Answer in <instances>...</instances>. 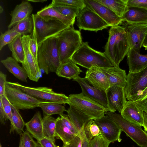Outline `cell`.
<instances>
[{"label": "cell", "mask_w": 147, "mask_h": 147, "mask_svg": "<svg viewBox=\"0 0 147 147\" xmlns=\"http://www.w3.org/2000/svg\"><path fill=\"white\" fill-rule=\"evenodd\" d=\"M86 6L96 13L111 27L119 25L124 22L110 9L96 0H83Z\"/></svg>", "instance_id": "obj_15"}, {"label": "cell", "mask_w": 147, "mask_h": 147, "mask_svg": "<svg viewBox=\"0 0 147 147\" xmlns=\"http://www.w3.org/2000/svg\"><path fill=\"white\" fill-rule=\"evenodd\" d=\"M67 115L78 134L84 126L91 119L87 116L70 107L67 110Z\"/></svg>", "instance_id": "obj_29"}, {"label": "cell", "mask_w": 147, "mask_h": 147, "mask_svg": "<svg viewBox=\"0 0 147 147\" xmlns=\"http://www.w3.org/2000/svg\"><path fill=\"white\" fill-rule=\"evenodd\" d=\"M82 72L76 64L71 59L65 63H61L55 73L59 76L70 80L79 76Z\"/></svg>", "instance_id": "obj_28"}, {"label": "cell", "mask_w": 147, "mask_h": 147, "mask_svg": "<svg viewBox=\"0 0 147 147\" xmlns=\"http://www.w3.org/2000/svg\"><path fill=\"white\" fill-rule=\"evenodd\" d=\"M79 134L80 135L82 138V147H88L89 142L94 137L90 133H85L83 127Z\"/></svg>", "instance_id": "obj_44"}, {"label": "cell", "mask_w": 147, "mask_h": 147, "mask_svg": "<svg viewBox=\"0 0 147 147\" xmlns=\"http://www.w3.org/2000/svg\"><path fill=\"white\" fill-rule=\"evenodd\" d=\"M8 47L12 53V57L18 62L22 64L24 62V55L22 40V36H17Z\"/></svg>", "instance_id": "obj_31"}, {"label": "cell", "mask_w": 147, "mask_h": 147, "mask_svg": "<svg viewBox=\"0 0 147 147\" xmlns=\"http://www.w3.org/2000/svg\"><path fill=\"white\" fill-rule=\"evenodd\" d=\"M12 110V118L13 124L11 126L10 133L15 131L20 136L23 134L25 123L20 114L19 110L11 104Z\"/></svg>", "instance_id": "obj_34"}, {"label": "cell", "mask_w": 147, "mask_h": 147, "mask_svg": "<svg viewBox=\"0 0 147 147\" xmlns=\"http://www.w3.org/2000/svg\"><path fill=\"white\" fill-rule=\"evenodd\" d=\"M49 6H64L82 9L85 6L83 0H53Z\"/></svg>", "instance_id": "obj_36"}, {"label": "cell", "mask_w": 147, "mask_h": 147, "mask_svg": "<svg viewBox=\"0 0 147 147\" xmlns=\"http://www.w3.org/2000/svg\"><path fill=\"white\" fill-rule=\"evenodd\" d=\"M3 10V7H1V6H0V12L1 13H2Z\"/></svg>", "instance_id": "obj_55"}, {"label": "cell", "mask_w": 147, "mask_h": 147, "mask_svg": "<svg viewBox=\"0 0 147 147\" xmlns=\"http://www.w3.org/2000/svg\"><path fill=\"white\" fill-rule=\"evenodd\" d=\"M122 18L128 9L127 0H96Z\"/></svg>", "instance_id": "obj_30"}, {"label": "cell", "mask_w": 147, "mask_h": 147, "mask_svg": "<svg viewBox=\"0 0 147 147\" xmlns=\"http://www.w3.org/2000/svg\"><path fill=\"white\" fill-rule=\"evenodd\" d=\"M94 121L98 127L100 134L110 143L121 141V129L108 116L106 115L100 119L94 120Z\"/></svg>", "instance_id": "obj_13"}, {"label": "cell", "mask_w": 147, "mask_h": 147, "mask_svg": "<svg viewBox=\"0 0 147 147\" xmlns=\"http://www.w3.org/2000/svg\"><path fill=\"white\" fill-rule=\"evenodd\" d=\"M1 62L16 77L23 82H27L28 76L25 70L13 57H8Z\"/></svg>", "instance_id": "obj_27"}, {"label": "cell", "mask_w": 147, "mask_h": 147, "mask_svg": "<svg viewBox=\"0 0 147 147\" xmlns=\"http://www.w3.org/2000/svg\"><path fill=\"white\" fill-rule=\"evenodd\" d=\"M147 87V67L137 73L129 72L125 87L126 99L133 101Z\"/></svg>", "instance_id": "obj_11"}, {"label": "cell", "mask_w": 147, "mask_h": 147, "mask_svg": "<svg viewBox=\"0 0 147 147\" xmlns=\"http://www.w3.org/2000/svg\"><path fill=\"white\" fill-rule=\"evenodd\" d=\"M5 94L11 104L18 110L33 109L44 102L23 92L20 88L7 83Z\"/></svg>", "instance_id": "obj_9"}, {"label": "cell", "mask_w": 147, "mask_h": 147, "mask_svg": "<svg viewBox=\"0 0 147 147\" xmlns=\"http://www.w3.org/2000/svg\"><path fill=\"white\" fill-rule=\"evenodd\" d=\"M133 101L144 112L147 111V87Z\"/></svg>", "instance_id": "obj_40"}, {"label": "cell", "mask_w": 147, "mask_h": 147, "mask_svg": "<svg viewBox=\"0 0 147 147\" xmlns=\"http://www.w3.org/2000/svg\"><path fill=\"white\" fill-rule=\"evenodd\" d=\"M56 38L61 63L71 59L83 43L80 31L75 29L73 26L62 31Z\"/></svg>", "instance_id": "obj_4"}, {"label": "cell", "mask_w": 147, "mask_h": 147, "mask_svg": "<svg viewBox=\"0 0 147 147\" xmlns=\"http://www.w3.org/2000/svg\"><path fill=\"white\" fill-rule=\"evenodd\" d=\"M8 119L3 109L1 102L0 100V121L2 124L4 125L6 121Z\"/></svg>", "instance_id": "obj_50"}, {"label": "cell", "mask_w": 147, "mask_h": 147, "mask_svg": "<svg viewBox=\"0 0 147 147\" xmlns=\"http://www.w3.org/2000/svg\"><path fill=\"white\" fill-rule=\"evenodd\" d=\"M104 53L113 66L118 67L130 49L127 34L124 27H111Z\"/></svg>", "instance_id": "obj_1"}, {"label": "cell", "mask_w": 147, "mask_h": 147, "mask_svg": "<svg viewBox=\"0 0 147 147\" xmlns=\"http://www.w3.org/2000/svg\"><path fill=\"white\" fill-rule=\"evenodd\" d=\"M105 115L115 122L134 142L141 147H147V132L141 127L124 119L121 114L107 111Z\"/></svg>", "instance_id": "obj_8"}, {"label": "cell", "mask_w": 147, "mask_h": 147, "mask_svg": "<svg viewBox=\"0 0 147 147\" xmlns=\"http://www.w3.org/2000/svg\"><path fill=\"white\" fill-rule=\"evenodd\" d=\"M29 46L35 60L36 63L38 64V47L36 31L35 26L34 24L32 35L31 36L29 41Z\"/></svg>", "instance_id": "obj_39"}, {"label": "cell", "mask_w": 147, "mask_h": 147, "mask_svg": "<svg viewBox=\"0 0 147 147\" xmlns=\"http://www.w3.org/2000/svg\"><path fill=\"white\" fill-rule=\"evenodd\" d=\"M142 46L144 47L146 49H147V32L143 40Z\"/></svg>", "instance_id": "obj_52"}, {"label": "cell", "mask_w": 147, "mask_h": 147, "mask_svg": "<svg viewBox=\"0 0 147 147\" xmlns=\"http://www.w3.org/2000/svg\"><path fill=\"white\" fill-rule=\"evenodd\" d=\"M80 85L82 93L98 102L109 111L106 92L101 91L92 86L84 78L79 76L73 79Z\"/></svg>", "instance_id": "obj_17"}, {"label": "cell", "mask_w": 147, "mask_h": 147, "mask_svg": "<svg viewBox=\"0 0 147 147\" xmlns=\"http://www.w3.org/2000/svg\"><path fill=\"white\" fill-rule=\"evenodd\" d=\"M84 78L90 84L101 91L106 92L110 87L107 76L100 67H92L87 69Z\"/></svg>", "instance_id": "obj_19"}, {"label": "cell", "mask_w": 147, "mask_h": 147, "mask_svg": "<svg viewBox=\"0 0 147 147\" xmlns=\"http://www.w3.org/2000/svg\"><path fill=\"white\" fill-rule=\"evenodd\" d=\"M110 143L100 134L89 142L88 147H108Z\"/></svg>", "instance_id": "obj_41"}, {"label": "cell", "mask_w": 147, "mask_h": 147, "mask_svg": "<svg viewBox=\"0 0 147 147\" xmlns=\"http://www.w3.org/2000/svg\"><path fill=\"white\" fill-rule=\"evenodd\" d=\"M38 107L43 111V117L55 114L60 115L67 111L64 106L54 102L44 101L40 104Z\"/></svg>", "instance_id": "obj_33"}, {"label": "cell", "mask_w": 147, "mask_h": 147, "mask_svg": "<svg viewBox=\"0 0 147 147\" xmlns=\"http://www.w3.org/2000/svg\"><path fill=\"white\" fill-rule=\"evenodd\" d=\"M144 123L143 127L144 130L147 132V111H144L143 113Z\"/></svg>", "instance_id": "obj_51"}, {"label": "cell", "mask_w": 147, "mask_h": 147, "mask_svg": "<svg viewBox=\"0 0 147 147\" xmlns=\"http://www.w3.org/2000/svg\"><path fill=\"white\" fill-rule=\"evenodd\" d=\"M122 18L130 24H147V9L135 7H128Z\"/></svg>", "instance_id": "obj_25"}, {"label": "cell", "mask_w": 147, "mask_h": 147, "mask_svg": "<svg viewBox=\"0 0 147 147\" xmlns=\"http://www.w3.org/2000/svg\"><path fill=\"white\" fill-rule=\"evenodd\" d=\"M106 92L109 111L121 113L127 101L125 87H111Z\"/></svg>", "instance_id": "obj_18"}, {"label": "cell", "mask_w": 147, "mask_h": 147, "mask_svg": "<svg viewBox=\"0 0 147 147\" xmlns=\"http://www.w3.org/2000/svg\"><path fill=\"white\" fill-rule=\"evenodd\" d=\"M125 23L123 27L129 38L130 49L133 48L140 53L143 40L147 32V24Z\"/></svg>", "instance_id": "obj_16"}, {"label": "cell", "mask_w": 147, "mask_h": 147, "mask_svg": "<svg viewBox=\"0 0 147 147\" xmlns=\"http://www.w3.org/2000/svg\"><path fill=\"white\" fill-rule=\"evenodd\" d=\"M31 37L28 34L22 36L25 58L24 62L22 65L29 79L37 82L41 77V72L30 48L29 41Z\"/></svg>", "instance_id": "obj_12"}, {"label": "cell", "mask_w": 147, "mask_h": 147, "mask_svg": "<svg viewBox=\"0 0 147 147\" xmlns=\"http://www.w3.org/2000/svg\"><path fill=\"white\" fill-rule=\"evenodd\" d=\"M82 140L81 136L79 134L77 135L67 144H63L61 147H82Z\"/></svg>", "instance_id": "obj_46"}, {"label": "cell", "mask_w": 147, "mask_h": 147, "mask_svg": "<svg viewBox=\"0 0 147 147\" xmlns=\"http://www.w3.org/2000/svg\"><path fill=\"white\" fill-rule=\"evenodd\" d=\"M29 2H41L43 3L44 2L46 1L47 0H27Z\"/></svg>", "instance_id": "obj_53"}, {"label": "cell", "mask_w": 147, "mask_h": 147, "mask_svg": "<svg viewBox=\"0 0 147 147\" xmlns=\"http://www.w3.org/2000/svg\"><path fill=\"white\" fill-rule=\"evenodd\" d=\"M36 14L46 21L57 20L69 26H74L75 20V19L62 15L53 7L49 5L38 11Z\"/></svg>", "instance_id": "obj_22"}, {"label": "cell", "mask_w": 147, "mask_h": 147, "mask_svg": "<svg viewBox=\"0 0 147 147\" xmlns=\"http://www.w3.org/2000/svg\"><path fill=\"white\" fill-rule=\"evenodd\" d=\"M53 7L62 15L74 19L80 10L76 8L64 6L59 5Z\"/></svg>", "instance_id": "obj_38"}, {"label": "cell", "mask_w": 147, "mask_h": 147, "mask_svg": "<svg viewBox=\"0 0 147 147\" xmlns=\"http://www.w3.org/2000/svg\"><path fill=\"white\" fill-rule=\"evenodd\" d=\"M38 60L40 68L46 74L56 72L61 63L56 37L48 39L38 46Z\"/></svg>", "instance_id": "obj_3"}, {"label": "cell", "mask_w": 147, "mask_h": 147, "mask_svg": "<svg viewBox=\"0 0 147 147\" xmlns=\"http://www.w3.org/2000/svg\"><path fill=\"white\" fill-rule=\"evenodd\" d=\"M0 100L1 102L3 109L11 123V126L13 124L12 118V110L11 104L7 98L5 94L0 96Z\"/></svg>", "instance_id": "obj_43"}, {"label": "cell", "mask_w": 147, "mask_h": 147, "mask_svg": "<svg viewBox=\"0 0 147 147\" xmlns=\"http://www.w3.org/2000/svg\"><path fill=\"white\" fill-rule=\"evenodd\" d=\"M7 76L1 71L0 72V96L5 94V87L7 82Z\"/></svg>", "instance_id": "obj_47"}, {"label": "cell", "mask_w": 147, "mask_h": 147, "mask_svg": "<svg viewBox=\"0 0 147 147\" xmlns=\"http://www.w3.org/2000/svg\"><path fill=\"white\" fill-rule=\"evenodd\" d=\"M56 121V119L51 115L42 118L44 137L51 140L55 143Z\"/></svg>", "instance_id": "obj_32"}, {"label": "cell", "mask_w": 147, "mask_h": 147, "mask_svg": "<svg viewBox=\"0 0 147 147\" xmlns=\"http://www.w3.org/2000/svg\"><path fill=\"white\" fill-rule=\"evenodd\" d=\"M26 131L38 142L44 138L43 121L40 113L36 112L31 119L26 123Z\"/></svg>", "instance_id": "obj_26"}, {"label": "cell", "mask_w": 147, "mask_h": 147, "mask_svg": "<svg viewBox=\"0 0 147 147\" xmlns=\"http://www.w3.org/2000/svg\"><path fill=\"white\" fill-rule=\"evenodd\" d=\"M19 35L20 34L12 28L8 29L4 33H1L0 36V50L6 45L10 43Z\"/></svg>", "instance_id": "obj_37"}, {"label": "cell", "mask_w": 147, "mask_h": 147, "mask_svg": "<svg viewBox=\"0 0 147 147\" xmlns=\"http://www.w3.org/2000/svg\"><path fill=\"white\" fill-rule=\"evenodd\" d=\"M0 147H2L1 143H0Z\"/></svg>", "instance_id": "obj_56"}, {"label": "cell", "mask_w": 147, "mask_h": 147, "mask_svg": "<svg viewBox=\"0 0 147 147\" xmlns=\"http://www.w3.org/2000/svg\"><path fill=\"white\" fill-rule=\"evenodd\" d=\"M127 55L129 72L137 73L147 67V54H141L134 49L131 48Z\"/></svg>", "instance_id": "obj_23"}, {"label": "cell", "mask_w": 147, "mask_h": 147, "mask_svg": "<svg viewBox=\"0 0 147 147\" xmlns=\"http://www.w3.org/2000/svg\"><path fill=\"white\" fill-rule=\"evenodd\" d=\"M37 142L41 147H57L55 143L52 140L45 137Z\"/></svg>", "instance_id": "obj_48"}, {"label": "cell", "mask_w": 147, "mask_h": 147, "mask_svg": "<svg viewBox=\"0 0 147 147\" xmlns=\"http://www.w3.org/2000/svg\"><path fill=\"white\" fill-rule=\"evenodd\" d=\"M127 5L147 9V0H127Z\"/></svg>", "instance_id": "obj_45"}, {"label": "cell", "mask_w": 147, "mask_h": 147, "mask_svg": "<svg viewBox=\"0 0 147 147\" xmlns=\"http://www.w3.org/2000/svg\"><path fill=\"white\" fill-rule=\"evenodd\" d=\"M19 147H23L22 140L21 136L20 138Z\"/></svg>", "instance_id": "obj_54"}, {"label": "cell", "mask_w": 147, "mask_h": 147, "mask_svg": "<svg viewBox=\"0 0 147 147\" xmlns=\"http://www.w3.org/2000/svg\"><path fill=\"white\" fill-rule=\"evenodd\" d=\"M69 107L87 116L91 119L95 120L105 116L108 111L104 107L84 96L82 93L70 94L68 96Z\"/></svg>", "instance_id": "obj_5"}, {"label": "cell", "mask_w": 147, "mask_h": 147, "mask_svg": "<svg viewBox=\"0 0 147 147\" xmlns=\"http://www.w3.org/2000/svg\"><path fill=\"white\" fill-rule=\"evenodd\" d=\"M32 10V7L27 0L23 1L17 5L11 12V19L7 27L8 29L13 27L20 21L30 16Z\"/></svg>", "instance_id": "obj_24"}, {"label": "cell", "mask_w": 147, "mask_h": 147, "mask_svg": "<svg viewBox=\"0 0 147 147\" xmlns=\"http://www.w3.org/2000/svg\"><path fill=\"white\" fill-rule=\"evenodd\" d=\"M7 83L16 87L31 96L43 101L63 105L68 104L69 99L65 94L54 92L47 87H31L24 86L18 82H7Z\"/></svg>", "instance_id": "obj_7"}, {"label": "cell", "mask_w": 147, "mask_h": 147, "mask_svg": "<svg viewBox=\"0 0 147 147\" xmlns=\"http://www.w3.org/2000/svg\"><path fill=\"white\" fill-rule=\"evenodd\" d=\"M12 28L22 36L32 32L33 23L31 16L20 21Z\"/></svg>", "instance_id": "obj_35"}, {"label": "cell", "mask_w": 147, "mask_h": 147, "mask_svg": "<svg viewBox=\"0 0 147 147\" xmlns=\"http://www.w3.org/2000/svg\"><path fill=\"white\" fill-rule=\"evenodd\" d=\"M107 76L110 87L119 86L125 87L127 82L125 71L119 66L100 67Z\"/></svg>", "instance_id": "obj_21"}, {"label": "cell", "mask_w": 147, "mask_h": 147, "mask_svg": "<svg viewBox=\"0 0 147 147\" xmlns=\"http://www.w3.org/2000/svg\"><path fill=\"white\" fill-rule=\"evenodd\" d=\"M57 118L55 137L67 144L78 134L67 114H63Z\"/></svg>", "instance_id": "obj_14"}, {"label": "cell", "mask_w": 147, "mask_h": 147, "mask_svg": "<svg viewBox=\"0 0 147 147\" xmlns=\"http://www.w3.org/2000/svg\"><path fill=\"white\" fill-rule=\"evenodd\" d=\"M71 59L76 64L87 69L92 67H105L113 66L104 52L92 48L88 42H83L80 47L73 55Z\"/></svg>", "instance_id": "obj_2"}, {"label": "cell", "mask_w": 147, "mask_h": 147, "mask_svg": "<svg viewBox=\"0 0 147 147\" xmlns=\"http://www.w3.org/2000/svg\"><path fill=\"white\" fill-rule=\"evenodd\" d=\"M31 16L36 31L38 47L46 40L57 37L62 31L71 26L57 20L46 21L37 14H32Z\"/></svg>", "instance_id": "obj_6"}, {"label": "cell", "mask_w": 147, "mask_h": 147, "mask_svg": "<svg viewBox=\"0 0 147 147\" xmlns=\"http://www.w3.org/2000/svg\"><path fill=\"white\" fill-rule=\"evenodd\" d=\"M23 147H38L37 143L27 131L24 132L22 136Z\"/></svg>", "instance_id": "obj_42"}, {"label": "cell", "mask_w": 147, "mask_h": 147, "mask_svg": "<svg viewBox=\"0 0 147 147\" xmlns=\"http://www.w3.org/2000/svg\"><path fill=\"white\" fill-rule=\"evenodd\" d=\"M144 111L132 100L127 101L121 112L122 117L131 123L143 126Z\"/></svg>", "instance_id": "obj_20"}, {"label": "cell", "mask_w": 147, "mask_h": 147, "mask_svg": "<svg viewBox=\"0 0 147 147\" xmlns=\"http://www.w3.org/2000/svg\"><path fill=\"white\" fill-rule=\"evenodd\" d=\"M76 24L80 31L83 30L97 32L109 26L98 15L86 6L80 10L76 16Z\"/></svg>", "instance_id": "obj_10"}, {"label": "cell", "mask_w": 147, "mask_h": 147, "mask_svg": "<svg viewBox=\"0 0 147 147\" xmlns=\"http://www.w3.org/2000/svg\"><path fill=\"white\" fill-rule=\"evenodd\" d=\"M90 130L91 135L94 137L101 134L98 127L94 122V120L90 125Z\"/></svg>", "instance_id": "obj_49"}]
</instances>
